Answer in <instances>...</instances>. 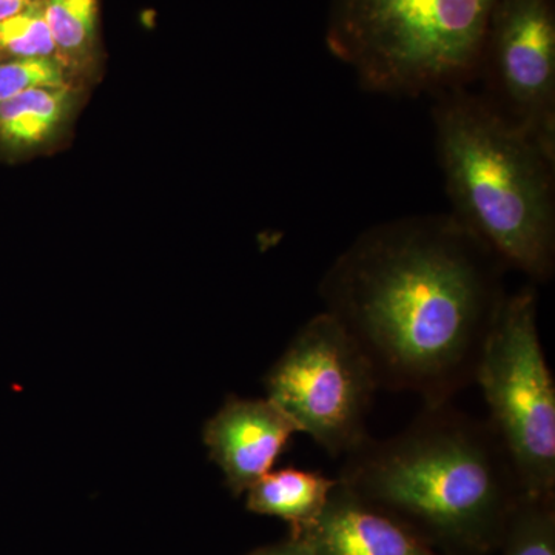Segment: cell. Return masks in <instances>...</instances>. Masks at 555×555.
Instances as JSON below:
<instances>
[{"mask_svg": "<svg viewBox=\"0 0 555 555\" xmlns=\"http://www.w3.org/2000/svg\"><path fill=\"white\" fill-rule=\"evenodd\" d=\"M505 269L452 215L396 219L361 233L335 259L320 297L366 357L378 389L437 406L476 378L506 297Z\"/></svg>", "mask_w": 555, "mask_h": 555, "instance_id": "6da1fadb", "label": "cell"}, {"mask_svg": "<svg viewBox=\"0 0 555 555\" xmlns=\"http://www.w3.org/2000/svg\"><path fill=\"white\" fill-rule=\"evenodd\" d=\"M338 481L440 555H489L524 495L488 422L451 403L425 406L397 436H369Z\"/></svg>", "mask_w": 555, "mask_h": 555, "instance_id": "7a4b0ae2", "label": "cell"}, {"mask_svg": "<svg viewBox=\"0 0 555 555\" xmlns=\"http://www.w3.org/2000/svg\"><path fill=\"white\" fill-rule=\"evenodd\" d=\"M434 98L452 217L506 268L545 283L555 269V158L483 94L466 87Z\"/></svg>", "mask_w": 555, "mask_h": 555, "instance_id": "3957f363", "label": "cell"}, {"mask_svg": "<svg viewBox=\"0 0 555 555\" xmlns=\"http://www.w3.org/2000/svg\"><path fill=\"white\" fill-rule=\"evenodd\" d=\"M495 0H332L326 43L369 91L422 96L478 80Z\"/></svg>", "mask_w": 555, "mask_h": 555, "instance_id": "277c9868", "label": "cell"}, {"mask_svg": "<svg viewBox=\"0 0 555 555\" xmlns=\"http://www.w3.org/2000/svg\"><path fill=\"white\" fill-rule=\"evenodd\" d=\"M535 288L506 294L478 360L488 425L525 495L555 494V385L537 327Z\"/></svg>", "mask_w": 555, "mask_h": 555, "instance_id": "5b68a950", "label": "cell"}, {"mask_svg": "<svg viewBox=\"0 0 555 555\" xmlns=\"http://www.w3.org/2000/svg\"><path fill=\"white\" fill-rule=\"evenodd\" d=\"M268 398L334 459L369 437L374 371L331 313L310 318L266 377Z\"/></svg>", "mask_w": 555, "mask_h": 555, "instance_id": "8992f818", "label": "cell"}, {"mask_svg": "<svg viewBox=\"0 0 555 555\" xmlns=\"http://www.w3.org/2000/svg\"><path fill=\"white\" fill-rule=\"evenodd\" d=\"M478 80L486 101L555 158V0H495Z\"/></svg>", "mask_w": 555, "mask_h": 555, "instance_id": "52a82bcc", "label": "cell"}, {"mask_svg": "<svg viewBox=\"0 0 555 555\" xmlns=\"http://www.w3.org/2000/svg\"><path fill=\"white\" fill-rule=\"evenodd\" d=\"M295 434L297 426L268 397H229L204 427V443L230 492L238 496L272 470Z\"/></svg>", "mask_w": 555, "mask_h": 555, "instance_id": "ba28073f", "label": "cell"}, {"mask_svg": "<svg viewBox=\"0 0 555 555\" xmlns=\"http://www.w3.org/2000/svg\"><path fill=\"white\" fill-rule=\"evenodd\" d=\"M288 537L301 540L315 555H440L339 481L320 517Z\"/></svg>", "mask_w": 555, "mask_h": 555, "instance_id": "9c48e42d", "label": "cell"}, {"mask_svg": "<svg viewBox=\"0 0 555 555\" xmlns=\"http://www.w3.org/2000/svg\"><path fill=\"white\" fill-rule=\"evenodd\" d=\"M90 89L43 87L0 101V163L50 156L68 144Z\"/></svg>", "mask_w": 555, "mask_h": 555, "instance_id": "30bf717a", "label": "cell"}, {"mask_svg": "<svg viewBox=\"0 0 555 555\" xmlns=\"http://www.w3.org/2000/svg\"><path fill=\"white\" fill-rule=\"evenodd\" d=\"M56 57L91 90L104 76L101 0H43Z\"/></svg>", "mask_w": 555, "mask_h": 555, "instance_id": "8fae6325", "label": "cell"}, {"mask_svg": "<svg viewBox=\"0 0 555 555\" xmlns=\"http://www.w3.org/2000/svg\"><path fill=\"white\" fill-rule=\"evenodd\" d=\"M337 483V478L317 470L283 467L270 470L247 489L246 506L250 513L281 518L295 535L320 517Z\"/></svg>", "mask_w": 555, "mask_h": 555, "instance_id": "7c38bea8", "label": "cell"}, {"mask_svg": "<svg viewBox=\"0 0 555 555\" xmlns=\"http://www.w3.org/2000/svg\"><path fill=\"white\" fill-rule=\"evenodd\" d=\"M496 551L502 555H555V494L521 495Z\"/></svg>", "mask_w": 555, "mask_h": 555, "instance_id": "4fadbf2b", "label": "cell"}, {"mask_svg": "<svg viewBox=\"0 0 555 555\" xmlns=\"http://www.w3.org/2000/svg\"><path fill=\"white\" fill-rule=\"evenodd\" d=\"M42 2L0 21V62L56 57Z\"/></svg>", "mask_w": 555, "mask_h": 555, "instance_id": "5bb4252c", "label": "cell"}, {"mask_svg": "<svg viewBox=\"0 0 555 555\" xmlns=\"http://www.w3.org/2000/svg\"><path fill=\"white\" fill-rule=\"evenodd\" d=\"M82 86L56 57L0 62V101L43 87Z\"/></svg>", "mask_w": 555, "mask_h": 555, "instance_id": "9a60e30c", "label": "cell"}, {"mask_svg": "<svg viewBox=\"0 0 555 555\" xmlns=\"http://www.w3.org/2000/svg\"><path fill=\"white\" fill-rule=\"evenodd\" d=\"M248 555H315L309 550L308 545L301 542V540L292 539L288 537L284 542L275 543V545H269L259 547Z\"/></svg>", "mask_w": 555, "mask_h": 555, "instance_id": "2e32d148", "label": "cell"}, {"mask_svg": "<svg viewBox=\"0 0 555 555\" xmlns=\"http://www.w3.org/2000/svg\"><path fill=\"white\" fill-rule=\"evenodd\" d=\"M40 2L42 0H0V21L16 16L22 11L31 9Z\"/></svg>", "mask_w": 555, "mask_h": 555, "instance_id": "e0dca14e", "label": "cell"}]
</instances>
